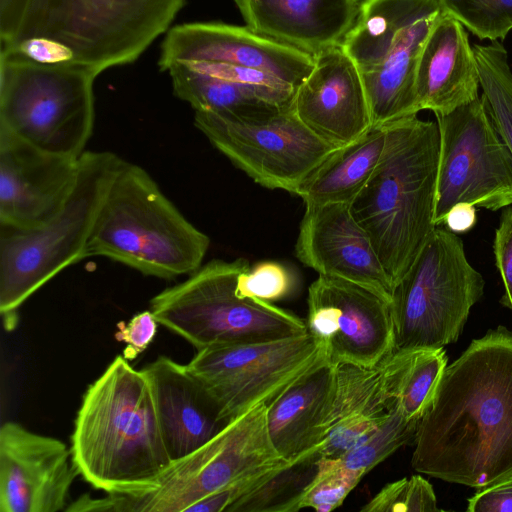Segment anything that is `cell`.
Masks as SVG:
<instances>
[{
    "mask_svg": "<svg viewBox=\"0 0 512 512\" xmlns=\"http://www.w3.org/2000/svg\"><path fill=\"white\" fill-rule=\"evenodd\" d=\"M335 366L323 361L267 404L268 434L283 459L320 451Z\"/></svg>",
    "mask_w": 512,
    "mask_h": 512,
    "instance_id": "24",
    "label": "cell"
},
{
    "mask_svg": "<svg viewBox=\"0 0 512 512\" xmlns=\"http://www.w3.org/2000/svg\"><path fill=\"white\" fill-rule=\"evenodd\" d=\"M439 160L434 222L466 202L490 211L512 205V155L497 132L484 99L436 115Z\"/></svg>",
    "mask_w": 512,
    "mask_h": 512,
    "instance_id": "13",
    "label": "cell"
},
{
    "mask_svg": "<svg viewBox=\"0 0 512 512\" xmlns=\"http://www.w3.org/2000/svg\"><path fill=\"white\" fill-rule=\"evenodd\" d=\"M440 11L407 26L374 66L360 70L370 107L372 126H383L417 115L415 78L423 43Z\"/></svg>",
    "mask_w": 512,
    "mask_h": 512,
    "instance_id": "25",
    "label": "cell"
},
{
    "mask_svg": "<svg viewBox=\"0 0 512 512\" xmlns=\"http://www.w3.org/2000/svg\"><path fill=\"white\" fill-rule=\"evenodd\" d=\"M78 159L41 150L0 126V225L39 227L68 199Z\"/></svg>",
    "mask_w": 512,
    "mask_h": 512,
    "instance_id": "17",
    "label": "cell"
},
{
    "mask_svg": "<svg viewBox=\"0 0 512 512\" xmlns=\"http://www.w3.org/2000/svg\"><path fill=\"white\" fill-rule=\"evenodd\" d=\"M79 475L61 440L8 421L0 428V512L66 510Z\"/></svg>",
    "mask_w": 512,
    "mask_h": 512,
    "instance_id": "15",
    "label": "cell"
},
{
    "mask_svg": "<svg viewBox=\"0 0 512 512\" xmlns=\"http://www.w3.org/2000/svg\"><path fill=\"white\" fill-rule=\"evenodd\" d=\"M385 141V126H375L356 141L336 149L302 184L297 196L305 205H350L376 168Z\"/></svg>",
    "mask_w": 512,
    "mask_h": 512,
    "instance_id": "26",
    "label": "cell"
},
{
    "mask_svg": "<svg viewBox=\"0 0 512 512\" xmlns=\"http://www.w3.org/2000/svg\"><path fill=\"white\" fill-rule=\"evenodd\" d=\"M325 360L320 344L307 332L266 342L206 347L197 350L186 365L228 424L270 403Z\"/></svg>",
    "mask_w": 512,
    "mask_h": 512,
    "instance_id": "12",
    "label": "cell"
},
{
    "mask_svg": "<svg viewBox=\"0 0 512 512\" xmlns=\"http://www.w3.org/2000/svg\"><path fill=\"white\" fill-rule=\"evenodd\" d=\"M438 0H362L341 46L360 70L377 64L411 22L440 11Z\"/></svg>",
    "mask_w": 512,
    "mask_h": 512,
    "instance_id": "27",
    "label": "cell"
},
{
    "mask_svg": "<svg viewBox=\"0 0 512 512\" xmlns=\"http://www.w3.org/2000/svg\"><path fill=\"white\" fill-rule=\"evenodd\" d=\"M246 259H214L150 301L157 322L197 350L266 342L308 332L305 320L271 302L236 293Z\"/></svg>",
    "mask_w": 512,
    "mask_h": 512,
    "instance_id": "7",
    "label": "cell"
},
{
    "mask_svg": "<svg viewBox=\"0 0 512 512\" xmlns=\"http://www.w3.org/2000/svg\"><path fill=\"white\" fill-rule=\"evenodd\" d=\"M266 413L267 404L254 407L192 453L172 461L156 490L138 496L112 495V510L187 512L199 500L286 461L270 440Z\"/></svg>",
    "mask_w": 512,
    "mask_h": 512,
    "instance_id": "10",
    "label": "cell"
},
{
    "mask_svg": "<svg viewBox=\"0 0 512 512\" xmlns=\"http://www.w3.org/2000/svg\"><path fill=\"white\" fill-rule=\"evenodd\" d=\"M209 237L189 222L155 180L124 160L99 210L86 258L103 256L146 276L174 279L201 265Z\"/></svg>",
    "mask_w": 512,
    "mask_h": 512,
    "instance_id": "5",
    "label": "cell"
},
{
    "mask_svg": "<svg viewBox=\"0 0 512 512\" xmlns=\"http://www.w3.org/2000/svg\"><path fill=\"white\" fill-rule=\"evenodd\" d=\"M361 1L234 0L248 27L311 55L341 45Z\"/></svg>",
    "mask_w": 512,
    "mask_h": 512,
    "instance_id": "23",
    "label": "cell"
},
{
    "mask_svg": "<svg viewBox=\"0 0 512 512\" xmlns=\"http://www.w3.org/2000/svg\"><path fill=\"white\" fill-rule=\"evenodd\" d=\"M476 222L475 206L461 202L453 205L445 215L443 223L447 229L454 233H461L470 230Z\"/></svg>",
    "mask_w": 512,
    "mask_h": 512,
    "instance_id": "40",
    "label": "cell"
},
{
    "mask_svg": "<svg viewBox=\"0 0 512 512\" xmlns=\"http://www.w3.org/2000/svg\"><path fill=\"white\" fill-rule=\"evenodd\" d=\"M414 470L476 491L512 477V332L499 326L447 365L414 438Z\"/></svg>",
    "mask_w": 512,
    "mask_h": 512,
    "instance_id": "1",
    "label": "cell"
},
{
    "mask_svg": "<svg viewBox=\"0 0 512 512\" xmlns=\"http://www.w3.org/2000/svg\"><path fill=\"white\" fill-rule=\"evenodd\" d=\"M163 71H168L175 95L189 103L195 112L254 118L287 108L267 101L249 87L199 74L180 63H172Z\"/></svg>",
    "mask_w": 512,
    "mask_h": 512,
    "instance_id": "28",
    "label": "cell"
},
{
    "mask_svg": "<svg viewBox=\"0 0 512 512\" xmlns=\"http://www.w3.org/2000/svg\"><path fill=\"white\" fill-rule=\"evenodd\" d=\"M142 370L172 461L192 453L227 425L187 365L159 356Z\"/></svg>",
    "mask_w": 512,
    "mask_h": 512,
    "instance_id": "22",
    "label": "cell"
},
{
    "mask_svg": "<svg viewBox=\"0 0 512 512\" xmlns=\"http://www.w3.org/2000/svg\"><path fill=\"white\" fill-rule=\"evenodd\" d=\"M383 126L381 158L350 209L394 287L437 227L439 130L437 122L417 115Z\"/></svg>",
    "mask_w": 512,
    "mask_h": 512,
    "instance_id": "4",
    "label": "cell"
},
{
    "mask_svg": "<svg viewBox=\"0 0 512 512\" xmlns=\"http://www.w3.org/2000/svg\"><path fill=\"white\" fill-rule=\"evenodd\" d=\"M494 255L504 294L501 304L512 311V205L503 209L495 232Z\"/></svg>",
    "mask_w": 512,
    "mask_h": 512,
    "instance_id": "38",
    "label": "cell"
},
{
    "mask_svg": "<svg viewBox=\"0 0 512 512\" xmlns=\"http://www.w3.org/2000/svg\"><path fill=\"white\" fill-rule=\"evenodd\" d=\"M469 512H512V477L476 491L468 499Z\"/></svg>",
    "mask_w": 512,
    "mask_h": 512,
    "instance_id": "39",
    "label": "cell"
},
{
    "mask_svg": "<svg viewBox=\"0 0 512 512\" xmlns=\"http://www.w3.org/2000/svg\"><path fill=\"white\" fill-rule=\"evenodd\" d=\"M364 474L346 467L340 458H318L317 472L306 486L299 508L330 512L342 505Z\"/></svg>",
    "mask_w": 512,
    "mask_h": 512,
    "instance_id": "34",
    "label": "cell"
},
{
    "mask_svg": "<svg viewBox=\"0 0 512 512\" xmlns=\"http://www.w3.org/2000/svg\"><path fill=\"white\" fill-rule=\"evenodd\" d=\"M484 280L469 263L456 233L437 228L394 285L395 349H438L458 340Z\"/></svg>",
    "mask_w": 512,
    "mask_h": 512,
    "instance_id": "9",
    "label": "cell"
},
{
    "mask_svg": "<svg viewBox=\"0 0 512 512\" xmlns=\"http://www.w3.org/2000/svg\"><path fill=\"white\" fill-rule=\"evenodd\" d=\"M480 80L465 27L442 11L423 43L416 69L418 112L445 115L479 96Z\"/></svg>",
    "mask_w": 512,
    "mask_h": 512,
    "instance_id": "21",
    "label": "cell"
},
{
    "mask_svg": "<svg viewBox=\"0 0 512 512\" xmlns=\"http://www.w3.org/2000/svg\"><path fill=\"white\" fill-rule=\"evenodd\" d=\"M413 350L394 349L373 366H335L320 456H343L383 423L396 406Z\"/></svg>",
    "mask_w": 512,
    "mask_h": 512,
    "instance_id": "16",
    "label": "cell"
},
{
    "mask_svg": "<svg viewBox=\"0 0 512 512\" xmlns=\"http://www.w3.org/2000/svg\"><path fill=\"white\" fill-rule=\"evenodd\" d=\"M124 160L110 151H85L76 183L61 210L43 225H0V314L16 328L20 306L63 269L86 258V247L106 194Z\"/></svg>",
    "mask_w": 512,
    "mask_h": 512,
    "instance_id": "6",
    "label": "cell"
},
{
    "mask_svg": "<svg viewBox=\"0 0 512 512\" xmlns=\"http://www.w3.org/2000/svg\"><path fill=\"white\" fill-rule=\"evenodd\" d=\"M70 448L79 475L97 490L138 496L158 488L172 460L150 383L123 355L86 389Z\"/></svg>",
    "mask_w": 512,
    "mask_h": 512,
    "instance_id": "3",
    "label": "cell"
},
{
    "mask_svg": "<svg viewBox=\"0 0 512 512\" xmlns=\"http://www.w3.org/2000/svg\"><path fill=\"white\" fill-rule=\"evenodd\" d=\"M185 0H14L0 15L1 50L97 75L135 61Z\"/></svg>",
    "mask_w": 512,
    "mask_h": 512,
    "instance_id": "2",
    "label": "cell"
},
{
    "mask_svg": "<svg viewBox=\"0 0 512 512\" xmlns=\"http://www.w3.org/2000/svg\"><path fill=\"white\" fill-rule=\"evenodd\" d=\"M177 61L220 62L260 69L296 88L313 67V55L266 37L247 25L195 22L171 28L161 46L163 70Z\"/></svg>",
    "mask_w": 512,
    "mask_h": 512,
    "instance_id": "19",
    "label": "cell"
},
{
    "mask_svg": "<svg viewBox=\"0 0 512 512\" xmlns=\"http://www.w3.org/2000/svg\"><path fill=\"white\" fill-rule=\"evenodd\" d=\"M419 420L406 418L396 404L372 434L339 458L346 467L365 475L400 447L414 441Z\"/></svg>",
    "mask_w": 512,
    "mask_h": 512,
    "instance_id": "32",
    "label": "cell"
},
{
    "mask_svg": "<svg viewBox=\"0 0 512 512\" xmlns=\"http://www.w3.org/2000/svg\"><path fill=\"white\" fill-rule=\"evenodd\" d=\"M291 107L315 135L337 148L373 127L361 72L341 45L313 55V67L296 88Z\"/></svg>",
    "mask_w": 512,
    "mask_h": 512,
    "instance_id": "18",
    "label": "cell"
},
{
    "mask_svg": "<svg viewBox=\"0 0 512 512\" xmlns=\"http://www.w3.org/2000/svg\"><path fill=\"white\" fill-rule=\"evenodd\" d=\"M305 322L333 365L373 366L395 349L390 301L351 281L319 275Z\"/></svg>",
    "mask_w": 512,
    "mask_h": 512,
    "instance_id": "14",
    "label": "cell"
},
{
    "mask_svg": "<svg viewBox=\"0 0 512 512\" xmlns=\"http://www.w3.org/2000/svg\"><path fill=\"white\" fill-rule=\"evenodd\" d=\"M157 324L159 323L150 310L134 315L128 322L121 321L117 324L115 337L125 343V359L131 361L147 349L156 335Z\"/></svg>",
    "mask_w": 512,
    "mask_h": 512,
    "instance_id": "37",
    "label": "cell"
},
{
    "mask_svg": "<svg viewBox=\"0 0 512 512\" xmlns=\"http://www.w3.org/2000/svg\"><path fill=\"white\" fill-rule=\"evenodd\" d=\"M440 9L480 39L497 41L512 30V0H438Z\"/></svg>",
    "mask_w": 512,
    "mask_h": 512,
    "instance_id": "33",
    "label": "cell"
},
{
    "mask_svg": "<svg viewBox=\"0 0 512 512\" xmlns=\"http://www.w3.org/2000/svg\"><path fill=\"white\" fill-rule=\"evenodd\" d=\"M97 76L84 66L0 51V126L41 150L78 159L93 132Z\"/></svg>",
    "mask_w": 512,
    "mask_h": 512,
    "instance_id": "8",
    "label": "cell"
},
{
    "mask_svg": "<svg viewBox=\"0 0 512 512\" xmlns=\"http://www.w3.org/2000/svg\"><path fill=\"white\" fill-rule=\"evenodd\" d=\"M319 452L286 461L229 512H296L306 486L317 472Z\"/></svg>",
    "mask_w": 512,
    "mask_h": 512,
    "instance_id": "29",
    "label": "cell"
},
{
    "mask_svg": "<svg viewBox=\"0 0 512 512\" xmlns=\"http://www.w3.org/2000/svg\"><path fill=\"white\" fill-rule=\"evenodd\" d=\"M194 124L254 182L295 195L307 178L338 149L305 126L291 106L254 118L196 111Z\"/></svg>",
    "mask_w": 512,
    "mask_h": 512,
    "instance_id": "11",
    "label": "cell"
},
{
    "mask_svg": "<svg viewBox=\"0 0 512 512\" xmlns=\"http://www.w3.org/2000/svg\"><path fill=\"white\" fill-rule=\"evenodd\" d=\"M447 362L444 348L413 350L401 379L396 403L406 418H421Z\"/></svg>",
    "mask_w": 512,
    "mask_h": 512,
    "instance_id": "31",
    "label": "cell"
},
{
    "mask_svg": "<svg viewBox=\"0 0 512 512\" xmlns=\"http://www.w3.org/2000/svg\"><path fill=\"white\" fill-rule=\"evenodd\" d=\"M295 286L296 278L288 267L276 261H263L249 265L239 274L236 293L242 298L272 302L290 296Z\"/></svg>",
    "mask_w": 512,
    "mask_h": 512,
    "instance_id": "36",
    "label": "cell"
},
{
    "mask_svg": "<svg viewBox=\"0 0 512 512\" xmlns=\"http://www.w3.org/2000/svg\"><path fill=\"white\" fill-rule=\"evenodd\" d=\"M362 512H436L432 485L421 475L386 484L361 509Z\"/></svg>",
    "mask_w": 512,
    "mask_h": 512,
    "instance_id": "35",
    "label": "cell"
},
{
    "mask_svg": "<svg viewBox=\"0 0 512 512\" xmlns=\"http://www.w3.org/2000/svg\"><path fill=\"white\" fill-rule=\"evenodd\" d=\"M14 0H0V15L8 11Z\"/></svg>",
    "mask_w": 512,
    "mask_h": 512,
    "instance_id": "41",
    "label": "cell"
},
{
    "mask_svg": "<svg viewBox=\"0 0 512 512\" xmlns=\"http://www.w3.org/2000/svg\"><path fill=\"white\" fill-rule=\"evenodd\" d=\"M295 254L319 275L363 285L391 301L392 282L349 204L305 205Z\"/></svg>",
    "mask_w": 512,
    "mask_h": 512,
    "instance_id": "20",
    "label": "cell"
},
{
    "mask_svg": "<svg viewBox=\"0 0 512 512\" xmlns=\"http://www.w3.org/2000/svg\"><path fill=\"white\" fill-rule=\"evenodd\" d=\"M482 89V98L495 128L512 155V70L503 44L473 46Z\"/></svg>",
    "mask_w": 512,
    "mask_h": 512,
    "instance_id": "30",
    "label": "cell"
}]
</instances>
